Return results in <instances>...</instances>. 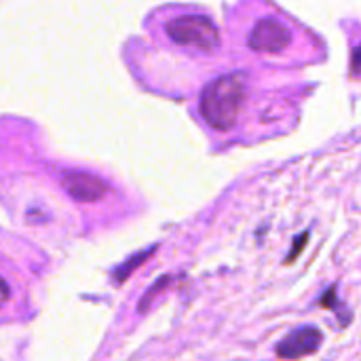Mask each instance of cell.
I'll use <instances>...</instances> for the list:
<instances>
[{
    "label": "cell",
    "mask_w": 361,
    "mask_h": 361,
    "mask_svg": "<svg viewBox=\"0 0 361 361\" xmlns=\"http://www.w3.org/2000/svg\"><path fill=\"white\" fill-rule=\"evenodd\" d=\"M8 296H11V292H8V286H6V281L0 277V307L8 300Z\"/></svg>",
    "instance_id": "obj_6"
},
{
    "label": "cell",
    "mask_w": 361,
    "mask_h": 361,
    "mask_svg": "<svg viewBox=\"0 0 361 361\" xmlns=\"http://www.w3.org/2000/svg\"><path fill=\"white\" fill-rule=\"evenodd\" d=\"M290 42H292V32L281 21L275 19L258 21L247 36V44L254 51H262V53H281Z\"/></svg>",
    "instance_id": "obj_3"
},
{
    "label": "cell",
    "mask_w": 361,
    "mask_h": 361,
    "mask_svg": "<svg viewBox=\"0 0 361 361\" xmlns=\"http://www.w3.org/2000/svg\"><path fill=\"white\" fill-rule=\"evenodd\" d=\"M247 95V80L243 72H235L212 80L201 93V116L216 131H228L235 127L243 102Z\"/></svg>",
    "instance_id": "obj_1"
},
{
    "label": "cell",
    "mask_w": 361,
    "mask_h": 361,
    "mask_svg": "<svg viewBox=\"0 0 361 361\" xmlns=\"http://www.w3.org/2000/svg\"><path fill=\"white\" fill-rule=\"evenodd\" d=\"M353 72L361 74V44L353 51Z\"/></svg>",
    "instance_id": "obj_7"
},
{
    "label": "cell",
    "mask_w": 361,
    "mask_h": 361,
    "mask_svg": "<svg viewBox=\"0 0 361 361\" xmlns=\"http://www.w3.org/2000/svg\"><path fill=\"white\" fill-rule=\"evenodd\" d=\"M322 332L317 328H300L296 332H292L286 341L279 343L277 347V355L283 360H298V357H307L311 353H315L322 347Z\"/></svg>",
    "instance_id": "obj_4"
},
{
    "label": "cell",
    "mask_w": 361,
    "mask_h": 361,
    "mask_svg": "<svg viewBox=\"0 0 361 361\" xmlns=\"http://www.w3.org/2000/svg\"><path fill=\"white\" fill-rule=\"evenodd\" d=\"M63 186L68 188V192L76 201H85V203L97 201L108 192V186L102 180L89 176V173H68L63 178Z\"/></svg>",
    "instance_id": "obj_5"
},
{
    "label": "cell",
    "mask_w": 361,
    "mask_h": 361,
    "mask_svg": "<svg viewBox=\"0 0 361 361\" xmlns=\"http://www.w3.org/2000/svg\"><path fill=\"white\" fill-rule=\"evenodd\" d=\"M169 38L184 47L201 51H214L220 44V32L214 21L205 15H182L165 25Z\"/></svg>",
    "instance_id": "obj_2"
}]
</instances>
